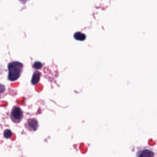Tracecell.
I'll use <instances>...</instances> for the list:
<instances>
[{"label":"cell","mask_w":157,"mask_h":157,"mask_svg":"<svg viewBox=\"0 0 157 157\" xmlns=\"http://www.w3.org/2000/svg\"><path fill=\"white\" fill-rule=\"evenodd\" d=\"M75 39L79 41H84L86 39V35L80 31L75 32L73 35Z\"/></svg>","instance_id":"6"},{"label":"cell","mask_w":157,"mask_h":157,"mask_svg":"<svg viewBox=\"0 0 157 157\" xmlns=\"http://www.w3.org/2000/svg\"><path fill=\"white\" fill-rule=\"evenodd\" d=\"M155 154L153 151L149 149H142L138 151L136 157H154Z\"/></svg>","instance_id":"4"},{"label":"cell","mask_w":157,"mask_h":157,"mask_svg":"<svg viewBox=\"0 0 157 157\" xmlns=\"http://www.w3.org/2000/svg\"><path fill=\"white\" fill-rule=\"evenodd\" d=\"M24 117L22 110L18 106H13L11 110L10 118L13 123L19 124L21 121Z\"/></svg>","instance_id":"2"},{"label":"cell","mask_w":157,"mask_h":157,"mask_svg":"<svg viewBox=\"0 0 157 157\" xmlns=\"http://www.w3.org/2000/svg\"><path fill=\"white\" fill-rule=\"evenodd\" d=\"M25 127L29 131H35L39 127V123L35 118H29L25 124Z\"/></svg>","instance_id":"3"},{"label":"cell","mask_w":157,"mask_h":157,"mask_svg":"<svg viewBox=\"0 0 157 157\" xmlns=\"http://www.w3.org/2000/svg\"><path fill=\"white\" fill-rule=\"evenodd\" d=\"M24 65L22 63L14 61L8 65V75L7 78L10 81L13 82L19 79L21 74Z\"/></svg>","instance_id":"1"},{"label":"cell","mask_w":157,"mask_h":157,"mask_svg":"<svg viewBox=\"0 0 157 157\" xmlns=\"http://www.w3.org/2000/svg\"><path fill=\"white\" fill-rule=\"evenodd\" d=\"M12 135H13V132L10 129H6L4 131V137L6 139H9V138H11Z\"/></svg>","instance_id":"8"},{"label":"cell","mask_w":157,"mask_h":157,"mask_svg":"<svg viewBox=\"0 0 157 157\" xmlns=\"http://www.w3.org/2000/svg\"><path fill=\"white\" fill-rule=\"evenodd\" d=\"M43 64L41 62L37 61L34 62L32 65L33 68L35 70H39L43 67Z\"/></svg>","instance_id":"7"},{"label":"cell","mask_w":157,"mask_h":157,"mask_svg":"<svg viewBox=\"0 0 157 157\" xmlns=\"http://www.w3.org/2000/svg\"><path fill=\"white\" fill-rule=\"evenodd\" d=\"M41 75V73L38 71H35L33 73L31 80V83L32 85H36L39 83V81L40 80Z\"/></svg>","instance_id":"5"}]
</instances>
